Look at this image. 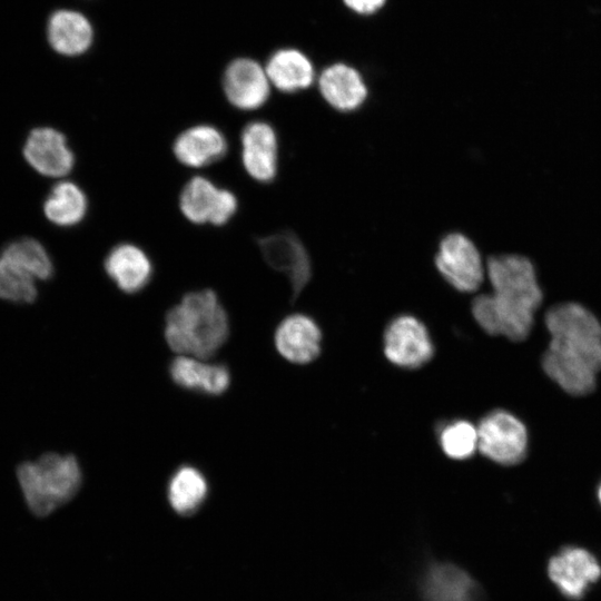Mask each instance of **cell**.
<instances>
[{"label": "cell", "instance_id": "1", "mask_svg": "<svg viewBox=\"0 0 601 601\" xmlns=\"http://www.w3.org/2000/svg\"><path fill=\"white\" fill-rule=\"evenodd\" d=\"M551 341L542 357L546 375L566 393L581 396L595 387L601 371V324L584 306H552L544 317Z\"/></svg>", "mask_w": 601, "mask_h": 601}, {"label": "cell", "instance_id": "2", "mask_svg": "<svg viewBox=\"0 0 601 601\" xmlns=\"http://www.w3.org/2000/svg\"><path fill=\"white\" fill-rule=\"evenodd\" d=\"M485 274L492 293L473 299L475 322L490 335L523 341L543 297L533 264L518 254L495 255L487 259Z\"/></svg>", "mask_w": 601, "mask_h": 601}, {"label": "cell", "instance_id": "3", "mask_svg": "<svg viewBox=\"0 0 601 601\" xmlns=\"http://www.w3.org/2000/svg\"><path fill=\"white\" fill-rule=\"evenodd\" d=\"M229 333L227 312L209 288L185 294L165 316V341L179 355L209 358L225 345Z\"/></svg>", "mask_w": 601, "mask_h": 601}, {"label": "cell", "instance_id": "4", "mask_svg": "<svg viewBox=\"0 0 601 601\" xmlns=\"http://www.w3.org/2000/svg\"><path fill=\"white\" fill-rule=\"evenodd\" d=\"M17 477L27 505L38 516H46L69 502L82 483L77 457L53 452L20 464Z\"/></svg>", "mask_w": 601, "mask_h": 601}, {"label": "cell", "instance_id": "5", "mask_svg": "<svg viewBox=\"0 0 601 601\" xmlns=\"http://www.w3.org/2000/svg\"><path fill=\"white\" fill-rule=\"evenodd\" d=\"M418 601H489L481 582L464 566L431 558L417 575Z\"/></svg>", "mask_w": 601, "mask_h": 601}, {"label": "cell", "instance_id": "6", "mask_svg": "<svg viewBox=\"0 0 601 601\" xmlns=\"http://www.w3.org/2000/svg\"><path fill=\"white\" fill-rule=\"evenodd\" d=\"M477 451L500 465H515L523 461L528 451L525 425L505 410H494L480 421Z\"/></svg>", "mask_w": 601, "mask_h": 601}, {"label": "cell", "instance_id": "7", "mask_svg": "<svg viewBox=\"0 0 601 601\" xmlns=\"http://www.w3.org/2000/svg\"><path fill=\"white\" fill-rule=\"evenodd\" d=\"M434 262L444 280L461 293L477 290L486 275L477 247L459 231L449 233L441 239Z\"/></svg>", "mask_w": 601, "mask_h": 601}, {"label": "cell", "instance_id": "8", "mask_svg": "<svg viewBox=\"0 0 601 601\" xmlns=\"http://www.w3.org/2000/svg\"><path fill=\"white\" fill-rule=\"evenodd\" d=\"M383 352L393 365L416 370L433 358L435 349L425 324L414 315L401 314L384 331Z\"/></svg>", "mask_w": 601, "mask_h": 601}, {"label": "cell", "instance_id": "9", "mask_svg": "<svg viewBox=\"0 0 601 601\" xmlns=\"http://www.w3.org/2000/svg\"><path fill=\"white\" fill-rule=\"evenodd\" d=\"M179 209L193 224L226 225L238 209L236 195L203 176L190 178L179 195Z\"/></svg>", "mask_w": 601, "mask_h": 601}, {"label": "cell", "instance_id": "10", "mask_svg": "<svg viewBox=\"0 0 601 601\" xmlns=\"http://www.w3.org/2000/svg\"><path fill=\"white\" fill-rule=\"evenodd\" d=\"M256 242L266 264L287 278L292 299H297L312 277V262L305 245L288 229L262 236Z\"/></svg>", "mask_w": 601, "mask_h": 601}, {"label": "cell", "instance_id": "11", "mask_svg": "<svg viewBox=\"0 0 601 601\" xmlns=\"http://www.w3.org/2000/svg\"><path fill=\"white\" fill-rule=\"evenodd\" d=\"M548 577L569 600H581L601 577V564L588 549L566 545L548 561Z\"/></svg>", "mask_w": 601, "mask_h": 601}, {"label": "cell", "instance_id": "12", "mask_svg": "<svg viewBox=\"0 0 601 601\" xmlns=\"http://www.w3.org/2000/svg\"><path fill=\"white\" fill-rule=\"evenodd\" d=\"M223 90L236 109L252 111L263 107L270 95V81L265 68L250 58H237L223 75Z\"/></svg>", "mask_w": 601, "mask_h": 601}, {"label": "cell", "instance_id": "13", "mask_svg": "<svg viewBox=\"0 0 601 601\" xmlns=\"http://www.w3.org/2000/svg\"><path fill=\"white\" fill-rule=\"evenodd\" d=\"M240 158L256 181L272 183L278 169V139L274 127L263 120L248 122L240 134Z\"/></svg>", "mask_w": 601, "mask_h": 601}, {"label": "cell", "instance_id": "14", "mask_svg": "<svg viewBox=\"0 0 601 601\" xmlns=\"http://www.w3.org/2000/svg\"><path fill=\"white\" fill-rule=\"evenodd\" d=\"M274 344L286 361L303 365L315 361L322 351V331L308 315L295 313L280 321Z\"/></svg>", "mask_w": 601, "mask_h": 601}, {"label": "cell", "instance_id": "15", "mask_svg": "<svg viewBox=\"0 0 601 601\" xmlns=\"http://www.w3.org/2000/svg\"><path fill=\"white\" fill-rule=\"evenodd\" d=\"M23 155L35 170L48 177H63L75 166V155L66 137L49 127L36 128L30 132Z\"/></svg>", "mask_w": 601, "mask_h": 601}, {"label": "cell", "instance_id": "16", "mask_svg": "<svg viewBox=\"0 0 601 601\" xmlns=\"http://www.w3.org/2000/svg\"><path fill=\"white\" fill-rule=\"evenodd\" d=\"M168 374L180 388L208 396L223 395L231 382L230 371L225 364L208 363L187 355L173 358Z\"/></svg>", "mask_w": 601, "mask_h": 601}, {"label": "cell", "instance_id": "17", "mask_svg": "<svg viewBox=\"0 0 601 601\" xmlns=\"http://www.w3.org/2000/svg\"><path fill=\"white\" fill-rule=\"evenodd\" d=\"M104 268L117 288L129 295L145 289L154 274L147 253L132 243L114 246L105 257Z\"/></svg>", "mask_w": 601, "mask_h": 601}, {"label": "cell", "instance_id": "18", "mask_svg": "<svg viewBox=\"0 0 601 601\" xmlns=\"http://www.w3.org/2000/svg\"><path fill=\"white\" fill-rule=\"evenodd\" d=\"M228 151L224 132L208 124H199L183 130L174 140L176 159L190 168H203L223 159Z\"/></svg>", "mask_w": 601, "mask_h": 601}, {"label": "cell", "instance_id": "19", "mask_svg": "<svg viewBox=\"0 0 601 601\" xmlns=\"http://www.w3.org/2000/svg\"><path fill=\"white\" fill-rule=\"evenodd\" d=\"M318 89L324 100L335 110L352 112L366 101L368 90L361 73L345 63L325 68L318 78Z\"/></svg>", "mask_w": 601, "mask_h": 601}, {"label": "cell", "instance_id": "20", "mask_svg": "<svg viewBox=\"0 0 601 601\" xmlns=\"http://www.w3.org/2000/svg\"><path fill=\"white\" fill-rule=\"evenodd\" d=\"M48 40L60 55L79 56L85 53L93 40V29L89 20L73 10H58L48 21Z\"/></svg>", "mask_w": 601, "mask_h": 601}, {"label": "cell", "instance_id": "21", "mask_svg": "<svg viewBox=\"0 0 601 601\" xmlns=\"http://www.w3.org/2000/svg\"><path fill=\"white\" fill-rule=\"evenodd\" d=\"M265 70L270 83L285 93L305 90L315 79V70L308 57L292 48L273 52Z\"/></svg>", "mask_w": 601, "mask_h": 601}, {"label": "cell", "instance_id": "22", "mask_svg": "<svg viewBox=\"0 0 601 601\" xmlns=\"http://www.w3.org/2000/svg\"><path fill=\"white\" fill-rule=\"evenodd\" d=\"M208 491V481L204 473L191 464H183L169 477L167 499L176 513L188 516L200 509Z\"/></svg>", "mask_w": 601, "mask_h": 601}, {"label": "cell", "instance_id": "23", "mask_svg": "<svg viewBox=\"0 0 601 601\" xmlns=\"http://www.w3.org/2000/svg\"><path fill=\"white\" fill-rule=\"evenodd\" d=\"M87 210L86 194L71 181H61L55 185L43 204L46 217L61 227L79 224L86 217Z\"/></svg>", "mask_w": 601, "mask_h": 601}, {"label": "cell", "instance_id": "24", "mask_svg": "<svg viewBox=\"0 0 601 601\" xmlns=\"http://www.w3.org/2000/svg\"><path fill=\"white\" fill-rule=\"evenodd\" d=\"M1 255L20 265L36 279L47 280L53 274V264L48 252L33 238L13 240L3 248Z\"/></svg>", "mask_w": 601, "mask_h": 601}, {"label": "cell", "instance_id": "25", "mask_svg": "<svg viewBox=\"0 0 601 601\" xmlns=\"http://www.w3.org/2000/svg\"><path fill=\"white\" fill-rule=\"evenodd\" d=\"M437 433L442 452L452 460H467L477 451V427L470 421H450Z\"/></svg>", "mask_w": 601, "mask_h": 601}, {"label": "cell", "instance_id": "26", "mask_svg": "<svg viewBox=\"0 0 601 601\" xmlns=\"http://www.w3.org/2000/svg\"><path fill=\"white\" fill-rule=\"evenodd\" d=\"M36 278L13 260L0 256V298L17 303H32L38 295Z\"/></svg>", "mask_w": 601, "mask_h": 601}, {"label": "cell", "instance_id": "27", "mask_svg": "<svg viewBox=\"0 0 601 601\" xmlns=\"http://www.w3.org/2000/svg\"><path fill=\"white\" fill-rule=\"evenodd\" d=\"M386 0H344L345 4L361 14H371L384 6Z\"/></svg>", "mask_w": 601, "mask_h": 601}, {"label": "cell", "instance_id": "28", "mask_svg": "<svg viewBox=\"0 0 601 601\" xmlns=\"http://www.w3.org/2000/svg\"><path fill=\"white\" fill-rule=\"evenodd\" d=\"M597 496H598L599 503L601 504V483L598 486Z\"/></svg>", "mask_w": 601, "mask_h": 601}]
</instances>
